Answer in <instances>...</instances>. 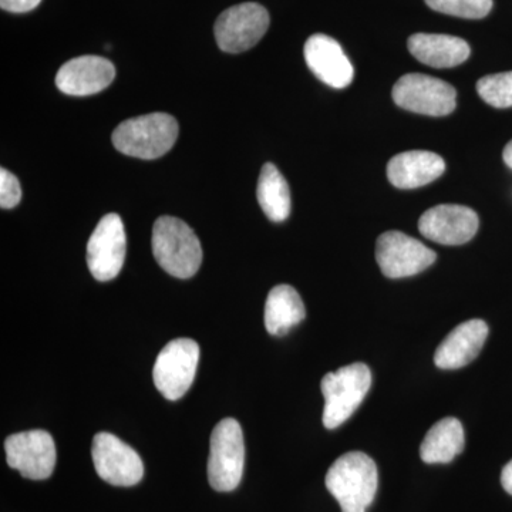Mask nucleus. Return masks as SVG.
Returning <instances> with one entry per match:
<instances>
[{
	"label": "nucleus",
	"instance_id": "a878e982",
	"mask_svg": "<svg viewBox=\"0 0 512 512\" xmlns=\"http://www.w3.org/2000/svg\"><path fill=\"white\" fill-rule=\"evenodd\" d=\"M501 484H503L504 490L512 495V460L504 467L503 474H501Z\"/></svg>",
	"mask_w": 512,
	"mask_h": 512
},
{
	"label": "nucleus",
	"instance_id": "1a4fd4ad",
	"mask_svg": "<svg viewBox=\"0 0 512 512\" xmlns=\"http://www.w3.org/2000/svg\"><path fill=\"white\" fill-rule=\"evenodd\" d=\"M436 259L433 249L403 232H384L377 239L376 261L387 278L400 279L420 274Z\"/></svg>",
	"mask_w": 512,
	"mask_h": 512
},
{
	"label": "nucleus",
	"instance_id": "aec40b11",
	"mask_svg": "<svg viewBox=\"0 0 512 512\" xmlns=\"http://www.w3.org/2000/svg\"><path fill=\"white\" fill-rule=\"evenodd\" d=\"M464 450L463 424L456 417L437 421L424 437L420 457L427 464L451 463Z\"/></svg>",
	"mask_w": 512,
	"mask_h": 512
},
{
	"label": "nucleus",
	"instance_id": "5701e85b",
	"mask_svg": "<svg viewBox=\"0 0 512 512\" xmlns=\"http://www.w3.org/2000/svg\"><path fill=\"white\" fill-rule=\"evenodd\" d=\"M429 8L463 19H483L493 9V0H424Z\"/></svg>",
	"mask_w": 512,
	"mask_h": 512
},
{
	"label": "nucleus",
	"instance_id": "b1692460",
	"mask_svg": "<svg viewBox=\"0 0 512 512\" xmlns=\"http://www.w3.org/2000/svg\"><path fill=\"white\" fill-rule=\"evenodd\" d=\"M22 200V188L18 178L10 171L2 168L0 170V207L3 210L15 208Z\"/></svg>",
	"mask_w": 512,
	"mask_h": 512
},
{
	"label": "nucleus",
	"instance_id": "4468645a",
	"mask_svg": "<svg viewBox=\"0 0 512 512\" xmlns=\"http://www.w3.org/2000/svg\"><path fill=\"white\" fill-rule=\"evenodd\" d=\"M114 77L116 67L110 60L100 56H80L60 67L56 86L69 96H92L107 89Z\"/></svg>",
	"mask_w": 512,
	"mask_h": 512
},
{
	"label": "nucleus",
	"instance_id": "2eb2a0df",
	"mask_svg": "<svg viewBox=\"0 0 512 512\" xmlns=\"http://www.w3.org/2000/svg\"><path fill=\"white\" fill-rule=\"evenodd\" d=\"M305 60L311 72L333 89H345L353 80L352 63L342 46L330 36L313 35L306 42Z\"/></svg>",
	"mask_w": 512,
	"mask_h": 512
},
{
	"label": "nucleus",
	"instance_id": "dca6fc26",
	"mask_svg": "<svg viewBox=\"0 0 512 512\" xmlns=\"http://www.w3.org/2000/svg\"><path fill=\"white\" fill-rule=\"evenodd\" d=\"M488 338V325L481 319H470L448 333L434 355V363L444 370L470 365Z\"/></svg>",
	"mask_w": 512,
	"mask_h": 512
},
{
	"label": "nucleus",
	"instance_id": "9d476101",
	"mask_svg": "<svg viewBox=\"0 0 512 512\" xmlns=\"http://www.w3.org/2000/svg\"><path fill=\"white\" fill-rule=\"evenodd\" d=\"M92 457L101 480L116 487H133L143 480L144 464L133 447L111 433L94 436Z\"/></svg>",
	"mask_w": 512,
	"mask_h": 512
},
{
	"label": "nucleus",
	"instance_id": "423d86ee",
	"mask_svg": "<svg viewBox=\"0 0 512 512\" xmlns=\"http://www.w3.org/2000/svg\"><path fill=\"white\" fill-rule=\"evenodd\" d=\"M200 362V346L192 339H174L158 353L153 380L165 399H181L190 390Z\"/></svg>",
	"mask_w": 512,
	"mask_h": 512
},
{
	"label": "nucleus",
	"instance_id": "a211bd4d",
	"mask_svg": "<svg viewBox=\"0 0 512 512\" xmlns=\"http://www.w3.org/2000/svg\"><path fill=\"white\" fill-rule=\"evenodd\" d=\"M407 46L419 62L436 69H447V67L463 64L471 53L466 40L456 36L431 35V33L413 35L407 42Z\"/></svg>",
	"mask_w": 512,
	"mask_h": 512
},
{
	"label": "nucleus",
	"instance_id": "412c9836",
	"mask_svg": "<svg viewBox=\"0 0 512 512\" xmlns=\"http://www.w3.org/2000/svg\"><path fill=\"white\" fill-rule=\"evenodd\" d=\"M256 197L262 211L271 221H285L291 214V190L284 175L272 163L262 167Z\"/></svg>",
	"mask_w": 512,
	"mask_h": 512
},
{
	"label": "nucleus",
	"instance_id": "f257e3e1",
	"mask_svg": "<svg viewBox=\"0 0 512 512\" xmlns=\"http://www.w3.org/2000/svg\"><path fill=\"white\" fill-rule=\"evenodd\" d=\"M325 484L342 512H366L379 485L376 463L360 451L343 454L329 468Z\"/></svg>",
	"mask_w": 512,
	"mask_h": 512
},
{
	"label": "nucleus",
	"instance_id": "ddd939ff",
	"mask_svg": "<svg viewBox=\"0 0 512 512\" xmlns=\"http://www.w3.org/2000/svg\"><path fill=\"white\" fill-rule=\"evenodd\" d=\"M478 215L464 205L443 204L421 215L420 234L441 245H463L477 234Z\"/></svg>",
	"mask_w": 512,
	"mask_h": 512
},
{
	"label": "nucleus",
	"instance_id": "bb28decb",
	"mask_svg": "<svg viewBox=\"0 0 512 512\" xmlns=\"http://www.w3.org/2000/svg\"><path fill=\"white\" fill-rule=\"evenodd\" d=\"M503 157L504 163L507 164L508 167H510L512 170V140L507 144V146H505Z\"/></svg>",
	"mask_w": 512,
	"mask_h": 512
},
{
	"label": "nucleus",
	"instance_id": "f8f14e48",
	"mask_svg": "<svg viewBox=\"0 0 512 512\" xmlns=\"http://www.w3.org/2000/svg\"><path fill=\"white\" fill-rule=\"evenodd\" d=\"M126 252V229L120 215H104L87 244V265L94 279L109 282L116 278L123 268Z\"/></svg>",
	"mask_w": 512,
	"mask_h": 512
},
{
	"label": "nucleus",
	"instance_id": "9b49d317",
	"mask_svg": "<svg viewBox=\"0 0 512 512\" xmlns=\"http://www.w3.org/2000/svg\"><path fill=\"white\" fill-rule=\"evenodd\" d=\"M6 460L29 480H46L56 467V444L45 430L22 431L5 441Z\"/></svg>",
	"mask_w": 512,
	"mask_h": 512
},
{
	"label": "nucleus",
	"instance_id": "6ab92c4d",
	"mask_svg": "<svg viewBox=\"0 0 512 512\" xmlns=\"http://www.w3.org/2000/svg\"><path fill=\"white\" fill-rule=\"evenodd\" d=\"M301 295L291 285H278L265 303V328L271 335L285 336L305 319Z\"/></svg>",
	"mask_w": 512,
	"mask_h": 512
},
{
	"label": "nucleus",
	"instance_id": "f03ea898",
	"mask_svg": "<svg viewBox=\"0 0 512 512\" xmlns=\"http://www.w3.org/2000/svg\"><path fill=\"white\" fill-rule=\"evenodd\" d=\"M153 255L158 265L175 278L188 279L197 274L202 248L191 227L178 218H158L153 227Z\"/></svg>",
	"mask_w": 512,
	"mask_h": 512
},
{
	"label": "nucleus",
	"instance_id": "6e6552de",
	"mask_svg": "<svg viewBox=\"0 0 512 512\" xmlns=\"http://www.w3.org/2000/svg\"><path fill=\"white\" fill-rule=\"evenodd\" d=\"M268 10L259 3L232 6L221 13L214 26L215 40L222 52H247L265 36L269 28Z\"/></svg>",
	"mask_w": 512,
	"mask_h": 512
},
{
	"label": "nucleus",
	"instance_id": "393cba45",
	"mask_svg": "<svg viewBox=\"0 0 512 512\" xmlns=\"http://www.w3.org/2000/svg\"><path fill=\"white\" fill-rule=\"evenodd\" d=\"M42 0H0V8L10 13H28L36 9Z\"/></svg>",
	"mask_w": 512,
	"mask_h": 512
},
{
	"label": "nucleus",
	"instance_id": "f3484780",
	"mask_svg": "<svg viewBox=\"0 0 512 512\" xmlns=\"http://www.w3.org/2000/svg\"><path fill=\"white\" fill-rule=\"evenodd\" d=\"M446 163L431 151H407L397 154L387 164V178L400 190H413L433 183L443 175Z\"/></svg>",
	"mask_w": 512,
	"mask_h": 512
},
{
	"label": "nucleus",
	"instance_id": "0eeeda50",
	"mask_svg": "<svg viewBox=\"0 0 512 512\" xmlns=\"http://www.w3.org/2000/svg\"><path fill=\"white\" fill-rule=\"evenodd\" d=\"M392 96L397 106L424 116H448L456 109V89L426 74L413 73L400 77L394 84Z\"/></svg>",
	"mask_w": 512,
	"mask_h": 512
},
{
	"label": "nucleus",
	"instance_id": "39448f33",
	"mask_svg": "<svg viewBox=\"0 0 512 512\" xmlns=\"http://www.w3.org/2000/svg\"><path fill=\"white\" fill-rule=\"evenodd\" d=\"M245 443L241 424L224 419L215 426L210 440L208 481L215 491L229 493L238 487L244 474Z\"/></svg>",
	"mask_w": 512,
	"mask_h": 512
},
{
	"label": "nucleus",
	"instance_id": "20e7f679",
	"mask_svg": "<svg viewBox=\"0 0 512 512\" xmlns=\"http://www.w3.org/2000/svg\"><path fill=\"white\" fill-rule=\"evenodd\" d=\"M370 386L372 372L365 363H353L325 375L320 383L325 397L323 426L329 430L342 426L363 403Z\"/></svg>",
	"mask_w": 512,
	"mask_h": 512
},
{
	"label": "nucleus",
	"instance_id": "7ed1b4c3",
	"mask_svg": "<svg viewBox=\"0 0 512 512\" xmlns=\"http://www.w3.org/2000/svg\"><path fill=\"white\" fill-rule=\"evenodd\" d=\"M178 123L167 113H150L123 121L114 130V147L128 157L156 160L174 147Z\"/></svg>",
	"mask_w": 512,
	"mask_h": 512
},
{
	"label": "nucleus",
	"instance_id": "4be33fe9",
	"mask_svg": "<svg viewBox=\"0 0 512 512\" xmlns=\"http://www.w3.org/2000/svg\"><path fill=\"white\" fill-rule=\"evenodd\" d=\"M481 99L497 109L512 107V72L491 74L478 80Z\"/></svg>",
	"mask_w": 512,
	"mask_h": 512
}]
</instances>
